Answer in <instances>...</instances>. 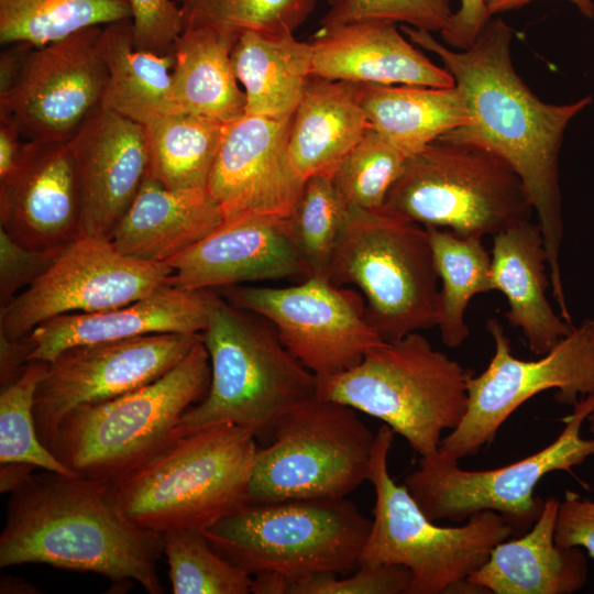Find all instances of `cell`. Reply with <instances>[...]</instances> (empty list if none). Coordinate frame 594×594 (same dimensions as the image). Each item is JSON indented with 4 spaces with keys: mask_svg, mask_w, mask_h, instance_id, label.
<instances>
[{
    "mask_svg": "<svg viewBox=\"0 0 594 594\" xmlns=\"http://www.w3.org/2000/svg\"><path fill=\"white\" fill-rule=\"evenodd\" d=\"M178 1L185 29L206 25L237 36L244 32L295 33L308 20L316 7V0Z\"/></svg>",
    "mask_w": 594,
    "mask_h": 594,
    "instance_id": "38",
    "label": "cell"
},
{
    "mask_svg": "<svg viewBox=\"0 0 594 594\" xmlns=\"http://www.w3.org/2000/svg\"><path fill=\"white\" fill-rule=\"evenodd\" d=\"M394 431H376L369 480L375 493L371 530L360 564H397L411 574L409 594H479L469 578L499 542L514 536L498 513L483 510L462 526L442 527L428 518L405 484L388 470Z\"/></svg>",
    "mask_w": 594,
    "mask_h": 594,
    "instance_id": "7",
    "label": "cell"
},
{
    "mask_svg": "<svg viewBox=\"0 0 594 594\" xmlns=\"http://www.w3.org/2000/svg\"><path fill=\"white\" fill-rule=\"evenodd\" d=\"M35 468L24 463H2L0 468V491L11 493L18 488Z\"/></svg>",
    "mask_w": 594,
    "mask_h": 594,
    "instance_id": "50",
    "label": "cell"
},
{
    "mask_svg": "<svg viewBox=\"0 0 594 594\" xmlns=\"http://www.w3.org/2000/svg\"><path fill=\"white\" fill-rule=\"evenodd\" d=\"M370 128L358 84L310 77L292 118L289 156L302 179L333 172Z\"/></svg>",
    "mask_w": 594,
    "mask_h": 594,
    "instance_id": "27",
    "label": "cell"
},
{
    "mask_svg": "<svg viewBox=\"0 0 594 594\" xmlns=\"http://www.w3.org/2000/svg\"><path fill=\"white\" fill-rule=\"evenodd\" d=\"M472 375L417 331L382 341L348 371L316 376V395L382 420L429 457L463 420Z\"/></svg>",
    "mask_w": 594,
    "mask_h": 594,
    "instance_id": "5",
    "label": "cell"
},
{
    "mask_svg": "<svg viewBox=\"0 0 594 594\" xmlns=\"http://www.w3.org/2000/svg\"><path fill=\"white\" fill-rule=\"evenodd\" d=\"M163 549V534L136 526L118 509L110 483L44 471L10 493L0 566L43 563L118 584L135 581L161 594L156 565Z\"/></svg>",
    "mask_w": 594,
    "mask_h": 594,
    "instance_id": "2",
    "label": "cell"
},
{
    "mask_svg": "<svg viewBox=\"0 0 594 594\" xmlns=\"http://www.w3.org/2000/svg\"><path fill=\"white\" fill-rule=\"evenodd\" d=\"M102 26L79 31L29 53L14 87L0 97L26 141H70L100 106L108 80Z\"/></svg>",
    "mask_w": 594,
    "mask_h": 594,
    "instance_id": "17",
    "label": "cell"
},
{
    "mask_svg": "<svg viewBox=\"0 0 594 594\" xmlns=\"http://www.w3.org/2000/svg\"><path fill=\"white\" fill-rule=\"evenodd\" d=\"M375 435L352 407L311 396L258 448L248 502L344 498L369 480Z\"/></svg>",
    "mask_w": 594,
    "mask_h": 594,
    "instance_id": "11",
    "label": "cell"
},
{
    "mask_svg": "<svg viewBox=\"0 0 594 594\" xmlns=\"http://www.w3.org/2000/svg\"><path fill=\"white\" fill-rule=\"evenodd\" d=\"M64 249L38 250L30 248L0 228L1 306L13 299L20 289L28 288L38 279Z\"/></svg>",
    "mask_w": 594,
    "mask_h": 594,
    "instance_id": "43",
    "label": "cell"
},
{
    "mask_svg": "<svg viewBox=\"0 0 594 594\" xmlns=\"http://www.w3.org/2000/svg\"><path fill=\"white\" fill-rule=\"evenodd\" d=\"M81 194L70 141H24L0 179V228L20 243L64 249L80 237Z\"/></svg>",
    "mask_w": 594,
    "mask_h": 594,
    "instance_id": "19",
    "label": "cell"
},
{
    "mask_svg": "<svg viewBox=\"0 0 594 594\" xmlns=\"http://www.w3.org/2000/svg\"><path fill=\"white\" fill-rule=\"evenodd\" d=\"M492 280L508 305V322L521 330L536 355L550 351L573 329L548 300V258L538 222L526 221L493 237Z\"/></svg>",
    "mask_w": 594,
    "mask_h": 594,
    "instance_id": "26",
    "label": "cell"
},
{
    "mask_svg": "<svg viewBox=\"0 0 594 594\" xmlns=\"http://www.w3.org/2000/svg\"><path fill=\"white\" fill-rule=\"evenodd\" d=\"M142 127L151 176L170 189H207L224 123L173 112Z\"/></svg>",
    "mask_w": 594,
    "mask_h": 594,
    "instance_id": "32",
    "label": "cell"
},
{
    "mask_svg": "<svg viewBox=\"0 0 594 594\" xmlns=\"http://www.w3.org/2000/svg\"><path fill=\"white\" fill-rule=\"evenodd\" d=\"M494 354L486 369L469 381V405L461 424L446 436L438 449L460 461L492 443L504 422L524 403L549 389L554 399L574 406L594 394V319L586 318L550 351L536 360L513 355L501 323H486Z\"/></svg>",
    "mask_w": 594,
    "mask_h": 594,
    "instance_id": "13",
    "label": "cell"
},
{
    "mask_svg": "<svg viewBox=\"0 0 594 594\" xmlns=\"http://www.w3.org/2000/svg\"><path fill=\"white\" fill-rule=\"evenodd\" d=\"M328 7L320 26L365 20L404 23L428 32H442L450 23L451 0H323Z\"/></svg>",
    "mask_w": 594,
    "mask_h": 594,
    "instance_id": "40",
    "label": "cell"
},
{
    "mask_svg": "<svg viewBox=\"0 0 594 594\" xmlns=\"http://www.w3.org/2000/svg\"><path fill=\"white\" fill-rule=\"evenodd\" d=\"M382 211L481 239L530 221L534 213L520 177L505 161L446 139L407 157Z\"/></svg>",
    "mask_w": 594,
    "mask_h": 594,
    "instance_id": "9",
    "label": "cell"
},
{
    "mask_svg": "<svg viewBox=\"0 0 594 594\" xmlns=\"http://www.w3.org/2000/svg\"><path fill=\"white\" fill-rule=\"evenodd\" d=\"M400 30L416 46L439 57L464 95L470 123L439 139L484 148L520 177L542 232L552 295L561 317L571 320L560 266L559 154L569 123L592 103V97L556 105L535 95L515 70L514 31L502 19H491L475 43L462 51L450 48L426 30L408 25Z\"/></svg>",
    "mask_w": 594,
    "mask_h": 594,
    "instance_id": "1",
    "label": "cell"
},
{
    "mask_svg": "<svg viewBox=\"0 0 594 594\" xmlns=\"http://www.w3.org/2000/svg\"><path fill=\"white\" fill-rule=\"evenodd\" d=\"M48 362L31 361L21 376L0 394V463H24L67 476H77L41 441L34 417L37 386Z\"/></svg>",
    "mask_w": 594,
    "mask_h": 594,
    "instance_id": "36",
    "label": "cell"
},
{
    "mask_svg": "<svg viewBox=\"0 0 594 594\" xmlns=\"http://www.w3.org/2000/svg\"><path fill=\"white\" fill-rule=\"evenodd\" d=\"M358 91L370 128L407 156L470 123L464 95L455 84L447 88L358 84Z\"/></svg>",
    "mask_w": 594,
    "mask_h": 594,
    "instance_id": "30",
    "label": "cell"
},
{
    "mask_svg": "<svg viewBox=\"0 0 594 594\" xmlns=\"http://www.w3.org/2000/svg\"><path fill=\"white\" fill-rule=\"evenodd\" d=\"M290 125L292 119L250 114L226 124L207 184L224 220L288 218L305 183L289 156Z\"/></svg>",
    "mask_w": 594,
    "mask_h": 594,
    "instance_id": "18",
    "label": "cell"
},
{
    "mask_svg": "<svg viewBox=\"0 0 594 594\" xmlns=\"http://www.w3.org/2000/svg\"><path fill=\"white\" fill-rule=\"evenodd\" d=\"M213 289L166 284L131 304L52 318L29 334V361L51 362L67 348L156 333L200 334L219 300Z\"/></svg>",
    "mask_w": 594,
    "mask_h": 594,
    "instance_id": "22",
    "label": "cell"
},
{
    "mask_svg": "<svg viewBox=\"0 0 594 594\" xmlns=\"http://www.w3.org/2000/svg\"><path fill=\"white\" fill-rule=\"evenodd\" d=\"M231 62L245 95V114L292 119L311 77L312 46L294 33L244 32Z\"/></svg>",
    "mask_w": 594,
    "mask_h": 594,
    "instance_id": "29",
    "label": "cell"
},
{
    "mask_svg": "<svg viewBox=\"0 0 594 594\" xmlns=\"http://www.w3.org/2000/svg\"><path fill=\"white\" fill-rule=\"evenodd\" d=\"M210 374L200 336L187 355L154 382L70 411L47 448L77 476L113 484L176 436L183 415L206 396Z\"/></svg>",
    "mask_w": 594,
    "mask_h": 594,
    "instance_id": "6",
    "label": "cell"
},
{
    "mask_svg": "<svg viewBox=\"0 0 594 594\" xmlns=\"http://www.w3.org/2000/svg\"><path fill=\"white\" fill-rule=\"evenodd\" d=\"M428 231L440 280L437 327L448 348L460 346L470 336L465 311L477 294L494 290L491 253L481 238L460 237L450 230Z\"/></svg>",
    "mask_w": 594,
    "mask_h": 594,
    "instance_id": "33",
    "label": "cell"
},
{
    "mask_svg": "<svg viewBox=\"0 0 594 594\" xmlns=\"http://www.w3.org/2000/svg\"><path fill=\"white\" fill-rule=\"evenodd\" d=\"M586 420L588 421L590 430L594 435V410L587 416Z\"/></svg>",
    "mask_w": 594,
    "mask_h": 594,
    "instance_id": "53",
    "label": "cell"
},
{
    "mask_svg": "<svg viewBox=\"0 0 594 594\" xmlns=\"http://www.w3.org/2000/svg\"><path fill=\"white\" fill-rule=\"evenodd\" d=\"M80 194V235L109 240L148 173L143 127L99 106L70 140Z\"/></svg>",
    "mask_w": 594,
    "mask_h": 594,
    "instance_id": "21",
    "label": "cell"
},
{
    "mask_svg": "<svg viewBox=\"0 0 594 594\" xmlns=\"http://www.w3.org/2000/svg\"><path fill=\"white\" fill-rule=\"evenodd\" d=\"M256 440L229 422L176 431L158 452L111 484L114 503L144 529L205 530L248 502Z\"/></svg>",
    "mask_w": 594,
    "mask_h": 594,
    "instance_id": "3",
    "label": "cell"
},
{
    "mask_svg": "<svg viewBox=\"0 0 594 594\" xmlns=\"http://www.w3.org/2000/svg\"><path fill=\"white\" fill-rule=\"evenodd\" d=\"M411 574L397 564L362 563L349 576L316 574L289 580L287 594H409Z\"/></svg>",
    "mask_w": 594,
    "mask_h": 594,
    "instance_id": "41",
    "label": "cell"
},
{
    "mask_svg": "<svg viewBox=\"0 0 594 594\" xmlns=\"http://www.w3.org/2000/svg\"><path fill=\"white\" fill-rule=\"evenodd\" d=\"M168 284L215 289L244 283L310 276L288 218L248 215L224 220L204 240L167 263Z\"/></svg>",
    "mask_w": 594,
    "mask_h": 594,
    "instance_id": "20",
    "label": "cell"
},
{
    "mask_svg": "<svg viewBox=\"0 0 594 594\" xmlns=\"http://www.w3.org/2000/svg\"><path fill=\"white\" fill-rule=\"evenodd\" d=\"M172 267L127 256L109 240L80 235L32 285L1 306L0 332L18 339L61 315L136 301L168 284Z\"/></svg>",
    "mask_w": 594,
    "mask_h": 594,
    "instance_id": "15",
    "label": "cell"
},
{
    "mask_svg": "<svg viewBox=\"0 0 594 594\" xmlns=\"http://www.w3.org/2000/svg\"><path fill=\"white\" fill-rule=\"evenodd\" d=\"M407 157L387 139L369 128L331 178L348 208L381 211Z\"/></svg>",
    "mask_w": 594,
    "mask_h": 594,
    "instance_id": "39",
    "label": "cell"
},
{
    "mask_svg": "<svg viewBox=\"0 0 594 594\" xmlns=\"http://www.w3.org/2000/svg\"><path fill=\"white\" fill-rule=\"evenodd\" d=\"M234 306L256 314L275 328L287 350L317 377L359 364L383 340L366 318L358 289L309 276L286 287H227Z\"/></svg>",
    "mask_w": 594,
    "mask_h": 594,
    "instance_id": "14",
    "label": "cell"
},
{
    "mask_svg": "<svg viewBox=\"0 0 594 594\" xmlns=\"http://www.w3.org/2000/svg\"><path fill=\"white\" fill-rule=\"evenodd\" d=\"M491 19L486 0H460V8L440 33L443 44L459 51L471 47Z\"/></svg>",
    "mask_w": 594,
    "mask_h": 594,
    "instance_id": "45",
    "label": "cell"
},
{
    "mask_svg": "<svg viewBox=\"0 0 594 594\" xmlns=\"http://www.w3.org/2000/svg\"><path fill=\"white\" fill-rule=\"evenodd\" d=\"M134 45L160 55L173 53L185 29L179 4L173 0H128Z\"/></svg>",
    "mask_w": 594,
    "mask_h": 594,
    "instance_id": "42",
    "label": "cell"
},
{
    "mask_svg": "<svg viewBox=\"0 0 594 594\" xmlns=\"http://www.w3.org/2000/svg\"><path fill=\"white\" fill-rule=\"evenodd\" d=\"M554 540L562 547L584 548L594 559V501L566 491L559 504Z\"/></svg>",
    "mask_w": 594,
    "mask_h": 594,
    "instance_id": "44",
    "label": "cell"
},
{
    "mask_svg": "<svg viewBox=\"0 0 594 594\" xmlns=\"http://www.w3.org/2000/svg\"><path fill=\"white\" fill-rule=\"evenodd\" d=\"M594 410V394L581 399L563 418L560 435L538 452L490 470H464L459 461L437 451L421 457L405 485L425 515L433 521L466 520L492 510L512 526L514 536L528 531L538 519L544 499L535 496L538 483L554 471L572 472L594 455V438L581 435L583 422Z\"/></svg>",
    "mask_w": 594,
    "mask_h": 594,
    "instance_id": "12",
    "label": "cell"
},
{
    "mask_svg": "<svg viewBox=\"0 0 594 594\" xmlns=\"http://www.w3.org/2000/svg\"><path fill=\"white\" fill-rule=\"evenodd\" d=\"M131 20L128 0H0V43L34 47Z\"/></svg>",
    "mask_w": 594,
    "mask_h": 594,
    "instance_id": "34",
    "label": "cell"
},
{
    "mask_svg": "<svg viewBox=\"0 0 594 594\" xmlns=\"http://www.w3.org/2000/svg\"><path fill=\"white\" fill-rule=\"evenodd\" d=\"M289 580L277 573H260L253 575L251 593L287 594Z\"/></svg>",
    "mask_w": 594,
    "mask_h": 594,
    "instance_id": "51",
    "label": "cell"
},
{
    "mask_svg": "<svg viewBox=\"0 0 594 594\" xmlns=\"http://www.w3.org/2000/svg\"><path fill=\"white\" fill-rule=\"evenodd\" d=\"M560 501L544 499L532 527L494 547L487 561L469 578L479 593L572 594L587 581L588 564L580 547L554 540Z\"/></svg>",
    "mask_w": 594,
    "mask_h": 594,
    "instance_id": "25",
    "label": "cell"
},
{
    "mask_svg": "<svg viewBox=\"0 0 594 594\" xmlns=\"http://www.w3.org/2000/svg\"><path fill=\"white\" fill-rule=\"evenodd\" d=\"M200 334L156 333L75 345L48 362L34 400L38 437L47 447L74 409L110 400L174 369Z\"/></svg>",
    "mask_w": 594,
    "mask_h": 594,
    "instance_id": "16",
    "label": "cell"
},
{
    "mask_svg": "<svg viewBox=\"0 0 594 594\" xmlns=\"http://www.w3.org/2000/svg\"><path fill=\"white\" fill-rule=\"evenodd\" d=\"M163 546L174 594L251 593L252 575L217 553L202 530H168Z\"/></svg>",
    "mask_w": 594,
    "mask_h": 594,
    "instance_id": "37",
    "label": "cell"
},
{
    "mask_svg": "<svg viewBox=\"0 0 594 594\" xmlns=\"http://www.w3.org/2000/svg\"><path fill=\"white\" fill-rule=\"evenodd\" d=\"M239 36L212 26L186 28L175 43L172 100L178 112L228 124L245 114L231 51Z\"/></svg>",
    "mask_w": 594,
    "mask_h": 594,
    "instance_id": "28",
    "label": "cell"
},
{
    "mask_svg": "<svg viewBox=\"0 0 594 594\" xmlns=\"http://www.w3.org/2000/svg\"><path fill=\"white\" fill-rule=\"evenodd\" d=\"M32 350L28 336L13 339L0 332V384L1 388L15 382L26 365Z\"/></svg>",
    "mask_w": 594,
    "mask_h": 594,
    "instance_id": "46",
    "label": "cell"
},
{
    "mask_svg": "<svg viewBox=\"0 0 594 594\" xmlns=\"http://www.w3.org/2000/svg\"><path fill=\"white\" fill-rule=\"evenodd\" d=\"M99 44L108 69L101 107L141 125L178 112L172 100L173 53L136 48L131 20L102 26Z\"/></svg>",
    "mask_w": 594,
    "mask_h": 594,
    "instance_id": "31",
    "label": "cell"
},
{
    "mask_svg": "<svg viewBox=\"0 0 594 594\" xmlns=\"http://www.w3.org/2000/svg\"><path fill=\"white\" fill-rule=\"evenodd\" d=\"M200 336L210 360V384L183 415L177 432L229 422L256 439H271L286 413L316 395V375L263 317L220 297Z\"/></svg>",
    "mask_w": 594,
    "mask_h": 594,
    "instance_id": "4",
    "label": "cell"
},
{
    "mask_svg": "<svg viewBox=\"0 0 594 594\" xmlns=\"http://www.w3.org/2000/svg\"><path fill=\"white\" fill-rule=\"evenodd\" d=\"M537 0H486V7L490 14L503 13L506 11L519 9ZM573 3L578 10L587 19H594V2L593 0H566Z\"/></svg>",
    "mask_w": 594,
    "mask_h": 594,
    "instance_id": "49",
    "label": "cell"
},
{
    "mask_svg": "<svg viewBox=\"0 0 594 594\" xmlns=\"http://www.w3.org/2000/svg\"><path fill=\"white\" fill-rule=\"evenodd\" d=\"M327 278L359 289L383 341L437 324L440 280L428 231L384 211L349 208Z\"/></svg>",
    "mask_w": 594,
    "mask_h": 594,
    "instance_id": "10",
    "label": "cell"
},
{
    "mask_svg": "<svg viewBox=\"0 0 594 594\" xmlns=\"http://www.w3.org/2000/svg\"><path fill=\"white\" fill-rule=\"evenodd\" d=\"M372 519L344 498L246 502L202 530L209 544L250 575L288 580L353 572Z\"/></svg>",
    "mask_w": 594,
    "mask_h": 594,
    "instance_id": "8",
    "label": "cell"
},
{
    "mask_svg": "<svg viewBox=\"0 0 594 594\" xmlns=\"http://www.w3.org/2000/svg\"><path fill=\"white\" fill-rule=\"evenodd\" d=\"M309 42L312 77L355 84L454 86L444 67L431 62L389 21L320 26Z\"/></svg>",
    "mask_w": 594,
    "mask_h": 594,
    "instance_id": "23",
    "label": "cell"
},
{
    "mask_svg": "<svg viewBox=\"0 0 594 594\" xmlns=\"http://www.w3.org/2000/svg\"><path fill=\"white\" fill-rule=\"evenodd\" d=\"M22 139L15 122L0 116V179L7 177L15 167L25 141Z\"/></svg>",
    "mask_w": 594,
    "mask_h": 594,
    "instance_id": "47",
    "label": "cell"
},
{
    "mask_svg": "<svg viewBox=\"0 0 594 594\" xmlns=\"http://www.w3.org/2000/svg\"><path fill=\"white\" fill-rule=\"evenodd\" d=\"M1 593H38V590L24 580L4 576L1 579Z\"/></svg>",
    "mask_w": 594,
    "mask_h": 594,
    "instance_id": "52",
    "label": "cell"
},
{
    "mask_svg": "<svg viewBox=\"0 0 594 594\" xmlns=\"http://www.w3.org/2000/svg\"><path fill=\"white\" fill-rule=\"evenodd\" d=\"M34 46L25 43L9 45L0 55V97L6 96L16 84L25 59Z\"/></svg>",
    "mask_w": 594,
    "mask_h": 594,
    "instance_id": "48",
    "label": "cell"
},
{
    "mask_svg": "<svg viewBox=\"0 0 594 594\" xmlns=\"http://www.w3.org/2000/svg\"><path fill=\"white\" fill-rule=\"evenodd\" d=\"M223 221L207 189H170L147 173L109 241L127 256L168 263Z\"/></svg>",
    "mask_w": 594,
    "mask_h": 594,
    "instance_id": "24",
    "label": "cell"
},
{
    "mask_svg": "<svg viewBox=\"0 0 594 594\" xmlns=\"http://www.w3.org/2000/svg\"><path fill=\"white\" fill-rule=\"evenodd\" d=\"M348 212L331 176L314 175L305 179L288 216V228L310 276L327 277Z\"/></svg>",
    "mask_w": 594,
    "mask_h": 594,
    "instance_id": "35",
    "label": "cell"
}]
</instances>
